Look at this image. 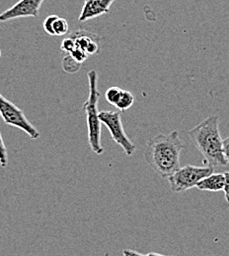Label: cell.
Listing matches in <instances>:
<instances>
[{
  "label": "cell",
  "mask_w": 229,
  "mask_h": 256,
  "mask_svg": "<svg viewBox=\"0 0 229 256\" xmlns=\"http://www.w3.org/2000/svg\"><path fill=\"white\" fill-rule=\"evenodd\" d=\"M123 91H124V90L121 89V88H119V87H111V88H109V89L106 91V94H105L106 100H107L110 104L116 106L117 104H118V102H119V100H120V98H121L122 94H123Z\"/></svg>",
  "instance_id": "obj_13"
},
{
  "label": "cell",
  "mask_w": 229,
  "mask_h": 256,
  "mask_svg": "<svg viewBox=\"0 0 229 256\" xmlns=\"http://www.w3.org/2000/svg\"><path fill=\"white\" fill-rule=\"evenodd\" d=\"M8 164V160H7V150L0 132V166L2 168H5Z\"/></svg>",
  "instance_id": "obj_17"
},
{
  "label": "cell",
  "mask_w": 229,
  "mask_h": 256,
  "mask_svg": "<svg viewBox=\"0 0 229 256\" xmlns=\"http://www.w3.org/2000/svg\"><path fill=\"white\" fill-rule=\"evenodd\" d=\"M0 116L4 122L13 128H19L32 139H38L41 134L27 120L24 112L16 104L0 94Z\"/></svg>",
  "instance_id": "obj_5"
},
{
  "label": "cell",
  "mask_w": 229,
  "mask_h": 256,
  "mask_svg": "<svg viewBox=\"0 0 229 256\" xmlns=\"http://www.w3.org/2000/svg\"><path fill=\"white\" fill-rule=\"evenodd\" d=\"M57 17H58L57 15H51V16H48L44 21V24H43L44 30L50 36H55L54 30H53V26H54V22L57 19Z\"/></svg>",
  "instance_id": "obj_16"
},
{
  "label": "cell",
  "mask_w": 229,
  "mask_h": 256,
  "mask_svg": "<svg viewBox=\"0 0 229 256\" xmlns=\"http://www.w3.org/2000/svg\"><path fill=\"white\" fill-rule=\"evenodd\" d=\"M183 142L178 131L159 134L148 141L144 159L148 166L161 178H168L180 168V155Z\"/></svg>",
  "instance_id": "obj_1"
},
{
  "label": "cell",
  "mask_w": 229,
  "mask_h": 256,
  "mask_svg": "<svg viewBox=\"0 0 229 256\" xmlns=\"http://www.w3.org/2000/svg\"><path fill=\"white\" fill-rule=\"evenodd\" d=\"M224 174H210L207 176L201 178L196 188L202 192H217L223 190Z\"/></svg>",
  "instance_id": "obj_9"
},
{
  "label": "cell",
  "mask_w": 229,
  "mask_h": 256,
  "mask_svg": "<svg viewBox=\"0 0 229 256\" xmlns=\"http://www.w3.org/2000/svg\"><path fill=\"white\" fill-rule=\"evenodd\" d=\"M189 136L207 166L216 168L228 164L223 154V140L219 132L217 116L206 118L190 130Z\"/></svg>",
  "instance_id": "obj_2"
},
{
  "label": "cell",
  "mask_w": 229,
  "mask_h": 256,
  "mask_svg": "<svg viewBox=\"0 0 229 256\" xmlns=\"http://www.w3.org/2000/svg\"><path fill=\"white\" fill-rule=\"evenodd\" d=\"M223 154H224L225 160L229 164V136L223 140Z\"/></svg>",
  "instance_id": "obj_20"
},
{
  "label": "cell",
  "mask_w": 229,
  "mask_h": 256,
  "mask_svg": "<svg viewBox=\"0 0 229 256\" xmlns=\"http://www.w3.org/2000/svg\"><path fill=\"white\" fill-rule=\"evenodd\" d=\"M133 102H134L133 95L131 94V92L124 90L122 96L120 98V100H119V102L116 106V108H119L120 112H126L129 108H131Z\"/></svg>",
  "instance_id": "obj_11"
},
{
  "label": "cell",
  "mask_w": 229,
  "mask_h": 256,
  "mask_svg": "<svg viewBox=\"0 0 229 256\" xmlns=\"http://www.w3.org/2000/svg\"><path fill=\"white\" fill-rule=\"evenodd\" d=\"M44 1L45 0H19L11 8L0 14V22H6L21 17L36 18Z\"/></svg>",
  "instance_id": "obj_7"
},
{
  "label": "cell",
  "mask_w": 229,
  "mask_h": 256,
  "mask_svg": "<svg viewBox=\"0 0 229 256\" xmlns=\"http://www.w3.org/2000/svg\"><path fill=\"white\" fill-rule=\"evenodd\" d=\"M89 82V95L88 98L83 104V110L86 114L87 118V130H88V143L91 150L101 155L104 149L101 144V126L102 122L99 118L98 102L100 93L98 90V74L96 71L91 70L88 73Z\"/></svg>",
  "instance_id": "obj_3"
},
{
  "label": "cell",
  "mask_w": 229,
  "mask_h": 256,
  "mask_svg": "<svg viewBox=\"0 0 229 256\" xmlns=\"http://www.w3.org/2000/svg\"><path fill=\"white\" fill-rule=\"evenodd\" d=\"M212 172L213 168L207 164L205 166H195L188 164L183 168H179L167 178L172 192H184L196 188V184L201 178Z\"/></svg>",
  "instance_id": "obj_4"
},
{
  "label": "cell",
  "mask_w": 229,
  "mask_h": 256,
  "mask_svg": "<svg viewBox=\"0 0 229 256\" xmlns=\"http://www.w3.org/2000/svg\"><path fill=\"white\" fill-rule=\"evenodd\" d=\"M0 58H1V50H0Z\"/></svg>",
  "instance_id": "obj_21"
},
{
  "label": "cell",
  "mask_w": 229,
  "mask_h": 256,
  "mask_svg": "<svg viewBox=\"0 0 229 256\" xmlns=\"http://www.w3.org/2000/svg\"><path fill=\"white\" fill-rule=\"evenodd\" d=\"M53 30H54V34L57 36H65L69 31L68 22L66 21L65 18H61V17L58 16L57 19L54 22Z\"/></svg>",
  "instance_id": "obj_12"
},
{
  "label": "cell",
  "mask_w": 229,
  "mask_h": 256,
  "mask_svg": "<svg viewBox=\"0 0 229 256\" xmlns=\"http://www.w3.org/2000/svg\"><path fill=\"white\" fill-rule=\"evenodd\" d=\"M116 0H84V4L79 15V22H86L93 18H97L103 14H107L111 5Z\"/></svg>",
  "instance_id": "obj_8"
},
{
  "label": "cell",
  "mask_w": 229,
  "mask_h": 256,
  "mask_svg": "<svg viewBox=\"0 0 229 256\" xmlns=\"http://www.w3.org/2000/svg\"><path fill=\"white\" fill-rule=\"evenodd\" d=\"M70 36L74 40L75 46L77 48L83 50L84 52H86L87 48L89 46V44L92 42L99 40L97 34H95L93 32H88V31H83V30H78V31L73 32Z\"/></svg>",
  "instance_id": "obj_10"
},
{
  "label": "cell",
  "mask_w": 229,
  "mask_h": 256,
  "mask_svg": "<svg viewBox=\"0 0 229 256\" xmlns=\"http://www.w3.org/2000/svg\"><path fill=\"white\" fill-rule=\"evenodd\" d=\"M75 46H75L74 40L71 36H69V38H66L63 40L61 48H62L63 52H65L66 54H70L75 48Z\"/></svg>",
  "instance_id": "obj_18"
},
{
  "label": "cell",
  "mask_w": 229,
  "mask_h": 256,
  "mask_svg": "<svg viewBox=\"0 0 229 256\" xmlns=\"http://www.w3.org/2000/svg\"><path fill=\"white\" fill-rule=\"evenodd\" d=\"M81 64H78L69 54L63 58V68L66 73L73 74L80 69Z\"/></svg>",
  "instance_id": "obj_14"
},
{
  "label": "cell",
  "mask_w": 229,
  "mask_h": 256,
  "mask_svg": "<svg viewBox=\"0 0 229 256\" xmlns=\"http://www.w3.org/2000/svg\"><path fill=\"white\" fill-rule=\"evenodd\" d=\"M78 64H83L86 60H87V58L89 56L87 54H86V52H84L83 50H81V48H77V46H75V48L69 54Z\"/></svg>",
  "instance_id": "obj_15"
},
{
  "label": "cell",
  "mask_w": 229,
  "mask_h": 256,
  "mask_svg": "<svg viewBox=\"0 0 229 256\" xmlns=\"http://www.w3.org/2000/svg\"><path fill=\"white\" fill-rule=\"evenodd\" d=\"M224 174V186H223V192L226 201L229 202V172L223 174Z\"/></svg>",
  "instance_id": "obj_19"
},
{
  "label": "cell",
  "mask_w": 229,
  "mask_h": 256,
  "mask_svg": "<svg viewBox=\"0 0 229 256\" xmlns=\"http://www.w3.org/2000/svg\"><path fill=\"white\" fill-rule=\"evenodd\" d=\"M99 118L101 122L109 129L112 139L123 148L128 156H131L136 147L131 142L125 132L122 124V116L120 112H99Z\"/></svg>",
  "instance_id": "obj_6"
}]
</instances>
